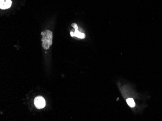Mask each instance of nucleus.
Segmentation results:
<instances>
[{
	"mask_svg": "<svg viewBox=\"0 0 162 121\" xmlns=\"http://www.w3.org/2000/svg\"><path fill=\"white\" fill-rule=\"evenodd\" d=\"M12 5L11 0H0V8L1 9H8Z\"/></svg>",
	"mask_w": 162,
	"mask_h": 121,
	"instance_id": "obj_4",
	"label": "nucleus"
},
{
	"mask_svg": "<svg viewBox=\"0 0 162 121\" xmlns=\"http://www.w3.org/2000/svg\"><path fill=\"white\" fill-rule=\"evenodd\" d=\"M72 27L74 28L75 29L74 32V36L79 38L80 39H84L86 37V35L83 33L80 32L79 31H78V26L77 25L76 23H72Z\"/></svg>",
	"mask_w": 162,
	"mask_h": 121,
	"instance_id": "obj_3",
	"label": "nucleus"
},
{
	"mask_svg": "<svg viewBox=\"0 0 162 121\" xmlns=\"http://www.w3.org/2000/svg\"><path fill=\"white\" fill-rule=\"evenodd\" d=\"M70 35H71V37H74V32L72 31L70 32Z\"/></svg>",
	"mask_w": 162,
	"mask_h": 121,
	"instance_id": "obj_6",
	"label": "nucleus"
},
{
	"mask_svg": "<svg viewBox=\"0 0 162 121\" xmlns=\"http://www.w3.org/2000/svg\"><path fill=\"white\" fill-rule=\"evenodd\" d=\"M41 34L42 35V38L41 39L42 47L45 50H48L52 45L53 33L49 30H46L44 32H42Z\"/></svg>",
	"mask_w": 162,
	"mask_h": 121,
	"instance_id": "obj_1",
	"label": "nucleus"
},
{
	"mask_svg": "<svg viewBox=\"0 0 162 121\" xmlns=\"http://www.w3.org/2000/svg\"><path fill=\"white\" fill-rule=\"evenodd\" d=\"M126 102H127L128 105L130 107H131V108H134V107L136 106V103H135L134 99H133V98H128V99H127Z\"/></svg>",
	"mask_w": 162,
	"mask_h": 121,
	"instance_id": "obj_5",
	"label": "nucleus"
},
{
	"mask_svg": "<svg viewBox=\"0 0 162 121\" xmlns=\"http://www.w3.org/2000/svg\"><path fill=\"white\" fill-rule=\"evenodd\" d=\"M34 104L38 109H41L45 107L46 102L44 98L41 96H38L34 100Z\"/></svg>",
	"mask_w": 162,
	"mask_h": 121,
	"instance_id": "obj_2",
	"label": "nucleus"
}]
</instances>
